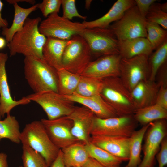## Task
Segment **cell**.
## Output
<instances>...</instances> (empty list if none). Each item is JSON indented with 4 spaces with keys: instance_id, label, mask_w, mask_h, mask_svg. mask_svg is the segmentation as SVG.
<instances>
[{
    "instance_id": "d4e9b609",
    "label": "cell",
    "mask_w": 167,
    "mask_h": 167,
    "mask_svg": "<svg viewBox=\"0 0 167 167\" xmlns=\"http://www.w3.org/2000/svg\"><path fill=\"white\" fill-rule=\"evenodd\" d=\"M149 126L150 123L135 131L130 137L129 157L127 165L128 167H137L140 163L142 144Z\"/></svg>"
},
{
    "instance_id": "74e56055",
    "label": "cell",
    "mask_w": 167,
    "mask_h": 167,
    "mask_svg": "<svg viewBox=\"0 0 167 167\" xmlns=\"http://www.w3.org/2000/svg\"><path fill=\"white\" fill-rule=\"evenodd\" d=\"M140 15L145 19L151 6L156 2V0H135Z\"/></svg>"
},
{
    "instance_id": "f6af8a7d",
    "label": "cell",
    "mask_w": 167,
    "mask_h": 167,
    "mask_svg": "<svg viewBox=\"0 0 167 167\" xmlns=\"http://www.w3.org/2000/svg\"><path fill=\"white\" fill-rule=\"evenodd\" d=\"M7 2L10 4H13L15 3H18L19 2H26L34 5L36 2L34 0H7Z\"/></svg>"
},
{
    "instance_id": "836d02e7",
    "label": "cell",
    "mask_w": 167,
    "mask_h": 167,
    "mask_svg": "<svg viewBox=\"0 0 167 167\" xmlns=\"http://www.w3.org/2000/svg\"><path fill=\"white\" fill-rule=\"evenodd\" d=\"M160 5V3L156 2L153 3L149 9L145 19L157 24L163 29L167 30V13L161 10Z\"/></svg>"
},
{
    "instance_id": "44dd1931",
    "label": "cell",
    "mask_w": 167,
    "mask_h": 167,
    "mask_svg": "<svg viewBox=\"0 0 167 167\" xmlns=\"http://www.w3.org/2000/svg\"><path fill=\"white\" fill-rule=\"evenodd\" d=\"M68 41L47 37L43 48V60L57 71L62 68V56Z\"/></svg>"
},
{
    "instance_id": "1f68e13d",
    "label": "cell",
    "mask_w": 167,
    "mask_h": 167,
    "mask_svg": "<svg viewBox=\"0 0 167 167\" xmlns=\"http://www.w3.org/2000/svg\"><path fill=\"white\" fill-rule=\"evenodd\" d=\"M146 21V38L150 43L153 50H155L167 39V30L163 29L157 24Z\"/></svg>"
},
{
    "instance_id": "c3c4849f",
    "label": "cell",
    "mask_w": 167,
    "mask_h": 167,
    "mask_svg": "<svg viewBox=\"0 0 167 167\" xmlns=\"http://www.w3.org/2000/svg\"><path fill=\"white\" fill-rule=\"evenodd\" d=\"M92 1L91 0H86L85 1V7L87 9L89 8Z\"/></svg>"
},
{
    "instance_id": "603a6c76",
    "label": "cell",
    "mask_w": 167,
    "mask_h": 167,
    "mask_svg": "<svg viewBox=\"0 0 167 167\" xmlns=\"http://www.w3.org/2000/svg\"><path fill=\"white\" fill-rule=\"evenodd\" d=\"M66 167H81L90 157L85 144L80 142L61 149Z\"/></svg>"
},
{
    "instance_id": "5b68a950",
    "label": "cell",
    "mask_w": 167,
    "mask_h": 167,
    "mask_svg": "<svg viewBox=\"0 0 167 167\" xmlns=\"http://www.w3.org/2000/svg\"><path fill=\"white\" fill-rule=\"evenodd\" d=\"M92 54L87 42L80 35L68 41L62 59V66L74 74L81 75L91 61Z\"/></svg>"
},
{
    "instance_id": "d590c367",
    "label": "cell",
    "mask_w": 167,
    "mask_h": 167,
    "mask_svg": "<svg viewBox=\"0 0 167 167\" xmlns=\"http://www.w3.org/2000/svg\"><path fill=\"white\" fill-rule=\"evenodd\" d=\"M61 6V0H43L41 3H37V8L45 18L53 13H58Z\"/></svg>"
},
{
    "instance_id": "7a4b0ae2",
    "label": "cell",
    "mask_w": 167,
    "mask_h": 167,
    "mask_svg": "<svg viewBox=\"0 0 167 167\" xmlns=\"http://www.w3.org/2000/svg\"><path fill=\"white\" fill-rule=\"evenodd\" d=\"M25 78L34 93L53 91L58 92L57 70L43 59L25 57L24 60Z\"/></svg>"
},
{
    "instance_id": "ac0fdd59",
    "label": "cell",
    "mask_w": 167,
    "mask_h": 167,
    "mask_svg": "<svg viewBox=\"0 0 167 167\" xmlns=\"http://www.w3.org/2000/svg\"><path fill=\"white\" fill-rule=\"evenodd\" d=\"M64 96L74 103L82 105L99 118L104 119L119 117L115 110L100 94L85 97L74 92L71 95Z\"/></svg>"
},
{
    "instance_id": "83f0119b",
    "label": "cell",
    "mask_w": 167,
    "mask_h": 167,
    "mask_svg": "<svg viewBox=\"0 0 167 167\" xmlns=\"http://www.w3.org/2000/svg\"><path fill=\"white\" fill-rule=\"evenodd\" d=\"M85 147L89 157L96 160L105 167L118 166L124 161L90 142L85 144Z\"/></svg>"
},
{
    "instance_id": "5bb4252c",
    "label": "cell",
    "mask_w": 167,
    "mask_h": 167,
    "mask_svg": "<svg viewBox=\"0 0 167 167\" xmlns=\"http://www.w3.org/2000/svg\"><path fill=\"white\" fill-rule=\"evenodd\" d=\"M119 54L104 56L91 61L81 75L102 79L120 76Z\"/></svg>"
},
{
    "instance_id": "9c48e42d",
    "label": "cell",
    "mask_w": 167,
    "mask_h": 167,
    "mask_svg": "<svg viewBox=\"0 0 167 167\" xmlns=\"http://www.w3.org/2000/svg\"><path fill=\"white\" fill-rule=\"evenodd\" d=\"M137 122L133 115L101 118L95 116L91 135L129 137Z\"/></svg>"
},
{
    "instance_id": "d6986e66",
    "label": "cell",
    "mask_w": 167,
    "mask_h": 167,
    "mask_svg": "<svg viewBox=\"0 0 167 167\" xmlns=\"http://www.w3.org/2000/svg\"><path fill=\"white\" fill-rule=\"evenodd\" d=\"M159 87L155 81L149 79L139 83L131 92L136 110L155 104Z\"/></svg>"
},
{
    "instance_id": "7dc6e473",
    "label": "cell",
    "mask_w": 167,
    "mask_h": 167,
    "mask_svg": "<svg viewBox=\"0 0 167 167\" xmlns=\"http://www.w3.org/2000/svg\"><path fill=\"white\" fill-rule=\"evenodd\" d=\"M160 6L161 10L164 12L167 13V2H165L162 4H160Z\"/></svg>"
},
{
    "instance_id": "ffe728a7",
    "label": "cell",
    "mask_w": 167,
    "mask_h": 167,
    "mask_svg": "<svg viewBox=\"0 0 167 167\" xmlns=\"http://www.w3.org/2000/svg\"><path fill=\"white\" fill-rule=\"evenodd\" d=\"M135 5V0H118L102 16L93 21H84L82 23L86 28H108L111 23L121 18L127 10Z\"/></svg>"
},
{
    "instance_id": "7402d4cb",
    "label": "cell",
    "mask_w": 167,
    "mask_h": 167,
    "mask_svg": "<svg viewBox=\"0 0 167 167\" xmlns=\"http://www.w3.org/2000/svg\"><path fill=\"white\" fill-rule=\"evenodd\" d=\"M153 50L146 38L138 37L119 41L121 58H130L141 55L149 56Z\"/></svg>"
},
{
    "instance_id": "4fadbf2b",
    "label": "cell",
    "mask_w": 167,
    "mask_h": 167,
    "mask_svg": "<svg viewBox=\"0 0 167 167\" xmlns=\"http://www.w3.org/2000/svg\"><path fill=\"white\" fill-rule=\"evenodd\" d=\"M41 121L51 141L59 149L81 142L73 135V122L68 116L51 120L43 118Z\"/></svg>"
},
{
    "instance_id": "f546056e",
    "label": "cell",
    "mask_w": 167,
    "mask_h": 167,
    "mask_svg": "<svg viewBox=\"0 0 167 167\" xmlns=\"http://www.w3.org/2000/svg\"><path fill=\"white\" fill-rule=\"evenodd\" d=\"M167 39L148 57L150 70L149 79L155 81L157 73L161 66L167 62Z\"/></svg>"
},
{
    "instance_id": "f1b7e54d",
    "label": "cell",
    "mask_w": 167,
    "mask_h": 167,
    "mask_svg": "<svg viewBox=\"0 0 167 167\" xmlns=\"http://www.w3.org/2000/svg\"><path fill=\"white\" fill-rule=\"evenodd\" d=\"M21 133L19 122L15 116L7 115L4 120H0V141L6 138L19 144Z\"/></svg>"
},
{
    "instance_id": "ba28073f",
    "label": "cell",
    "mask_w": 167,
    "mask_h": 167,
    "mask_svg": "<svg viewBox=\"0 0 167 167\" xmlns=\"http://www.w3.org/2000/svg\"><path fill=\"white\" fill-rule=\"evenodd\" d=\"M26 97L39 104L50 120L69 115L75 106L74 102L53 91L34 93Z\"/></svg>"
},
{
    "instance_id": "484cf974",
    "label": "cell",
    "mask_w": 167,
    "mask_h": 167,
    "mask_svg": "<svg viewBox=\"0 0 167 167\" xmlns=\"http://www.w3.org/2000/svg\"><path fill=\"white\" fill-rule=\"evenodd\" d=\"M133 118L138 123L144 126L154 121L167 118V109L154 104L136 110Z\"/></svg>"
},
{
    "instance_id": "bcb514c9",
    "label": "cell",
    "mask_w": 167,
    "mask_h": 167,
    "mask_svg": "<svg viewBox=\"0 0 167 167\" xmlns=\"http://www.w3.org/2000/svg\"><path fill=\"white\" fill-rule=\"evenodd\" d=\"M6 41L4 38L0 37V49L4 48L6 44Z\"/></svg>"
},
{
    "instance_id": "3957f363",
    "label": "cell",
    "mask_w": 167,
    "mask_h": 167,
    "mask_svg": "<svg viewBox=\"0 0 167 167\" xmlns=\"http://www.w3.org/2000/svg\"><path fill=\"white\" fill-rule=\"evenodd\" d=\"M20 140L22 144L39 153L49 167L60 150L51 141L41 121H34L26 124L21 133Z\"/></svg>"
},
{
    "instance_id": "b9f144b4",
    "label": "cell",
    "mask_w": 167,
    "mask_h": 167,
    "mask_svg": "<svg viewBox=\"0 0 167 167\" xmlns=\"http://www.w3.org/2000/svg\"><path fill=\"white\" fill-rule=\"evenodd\" d=\"M81 167H105L95 159L89 157Z\"/></svg>"
},
{
    "instance_id": "ab89813d",
    "label": "cell",
    "mask_w": 167,
    "mask_h": 167,
    "mask_svg": "<svg viewBox=\"0 0 167 167\" xmlns=\"http://www.w3.org/2000/svg\"><path fill=\"white\" fill-rule=\"evenodd\" d=\"M155 104L167 109V87H160Z\"/></svg>"
},
{
    "instance_id": "f5cc1de1",
    "label": "cell",
    "mask_w": 167,
    "mask_h": 167,
    "mask_svg": "<svg viewBox=\"0 0 167 167\" xmlns=\"http://www.w3.org/2000/svg\"></svg>"
},
{
    "instance_id": "8d00e7d4",
    "label": "cell",
    "mask_w": 167,
    "mask_h": 167,
    "mask_svg": "<svg viewBox=\"0 0 167 167\" xmlns=\"http://www.w3.org/2000/svg\"><path fill=\"white\" fill-rule=\"evenodd\" d=\"M158 167H164L167 164V139L166 136L162 140L161 148L156 155Z\"/></svg>"
},
{
    "instance_id": "277c9868",
    "label": "cell",
    "mask_w": 167,
    "mask_h": 167,
    "mask_svg": "<svg viewBox=\"0 0 167 167\" xmlns=\"http://www.w3.org/2000/svg\"><path fill=\"white\" fill-rule=\"evenodd\" d=\"M100 95L116 111L119 117L133 115L136 110L131 92L119 77L102 79Z\"/></svg>"
},
{
    "instance_id": "8992f818",
    "label": "cell",
    "mask_w": 167,
    "mask_h": 167,
    "mask_svg": "<svg viewBox=\"0 0 167 167\" xmlns=\"http://www.w3.org/2000/svg\"><path fill=\"white\" fill-rule=\"evenodd\" d=\"M80 35L88 44L92 55L95 57L119 54V41L109 27L85 28Z\"/></svg>"
},
{
    "instance_id": "cb8c5ba5",
    "label": "cell",
    "mask_w": 167,
    "mask_h": 167,
    "mask_svg": "<svg viewBox=\"0 0 167 167\" xmlns=\"http://www.w3.org/2000/svg\"><path fill=\"white\" fill-rule=\"evenodd\" d=\"M13 5L14 15L12 24L9 28H3L2 32L7 43L10 42L15 33L22 28L28 16L37 9V4L28 8H23L17 3Z\"/></svg>"
},
{
    "instance_id": "8fae6325",
    "label": "cell",
    "mask_w": 167,
    "mask_h": 167,
    "mask_svg": "<svg viewBox=\"0 0 167 167\" xmlns=\"http://www.w3.org/2000/svg\"><path fill=\"white\" fill-rule=\"evenodd\" d=\"M148 58V56L144 55L121 58L119 78L130 92L140 82L149 79L150 70Z\"/></svg>"
},
{
    "instance_id": "7bdbcfd3",
    "label": "cell",
    "mask_w": 167,
    "mask_h": 167,
    "mask_svg": "<svg viewBox=\"0 0 167 167\" xmlns=\"http://www.w3.org/2000/svg\"><path fill=\"white\" fill-rule=\"evenodd\" d=\"M3 3L0 0V28H7L8 26V22L7 20L3 19L2 16L1 11L3 6Z\"/></svg>"
},
{
    "instance_id": "6da1fadb",
    "label": "cell",
    "mask_w": 167,
    "mask_h": 167,
    "mask_svg": "<svg viewBox=\"0 0 167 167\" xmlns=\"http://www.w3.org/2000/svg\"><path fill=\"white\" fill-rule=\"evenodd\" d=\"M41 20L40 17L26 19L22 28L7 44L10 57L19 54L43 59L42 50L47 38L39 30Z\"/></svg>"
},
{
    "instance_id": "2e32d148",
    "label": "cell",
    "mask_w": 167,
    "mask_h": 167,
    "mask_svg": "<svg viewBox=\"0 0 167 167\" xmlns=\"http://www.w3.org/2000/svg\"><path fill=\"white\" fill-rule=\"evenodd\" d=\"M8 58L7 53L0 52V115L4 117L6 114H10L11 110L20 105L29 104L31 101L26 97L18 101L13 99L10 94L5 68Z\"/></svg>"
},
{
    "instance_id": "30bf717a",
    "label": "cell",
    "mask_w": 167,
    "mask_h": 167,
    "mask_svg": "<svg viewBox=\"0 0 167 167\" xmlns=\"http://www.w3.org/2000/svg\"><path fill=\"white\" fill-rule=\"evenodd\" d=\"M85 27L82 23L73 22L54 13L41 21L39 32L46 38L51 37L69 40L73 36L81 35Z\"/></svg>"
},
{
    "instance_id": "4dcf8cb0",
    "label": "cell",
    "mask_w": 167,
    "mask_h": 167,
    "mask_svg": "<svg viewBox=\"0 0 167 167\" xmlns=\"http://www.w3.org/2000/svg\"><path fill=\"white\" fill-rule=\"evenodd\" d=\"M102 84V79L81 75L75 92L85 97L99 95Z\"/></svg>"
},
{
    "instance_id": "52a82bcc",
    "label": "cell",
    "mask_w": 167,
    "mask_h": 167,
    "mask_svg": "<svg viewBox=\"0 0 167 167\" xmlns=\"http://www.w3.org/2000/svg\"><path fill=\"white\" fill-rule=\"evenodd\" d=\"M146 21L135 5L127 10L121 18L109 28L119 41L138 37L146 38Z\"/></svg>"
},
{
    "instance_id": "d6a6232c",
    "label": "cell",
    "mask_w": 167,
    "mask_h": 167,
    "mask_svg": "<svg viewBox=\"0 0 167 167\" xmlns=\"http://www.w3.org/2000/svg\"><path fill=\"white\" fill-rule=\"evenodd\" d=\"M23 167H49L44 157L28 145L22 144Z\"/></svg>"
},
{
    "instance_id": "4316f807",
    "label": "cell",
    "mask_w": 167,
    "mask_h": 167,
    "mask_svg": "<svg viewBox=\"0 0 167 167\" xmlns=\"http://www.w3.org/2000/svg\"><path fill=\"white\" fill-rule=\"evenodd\" d=\"M58 92L64 95H71L75 92L81 75L72 73L63 68L57 71Z\"/></svg>"
},
{
    "instance_id": "60d3db41",
    "label": "cell",
    "mask_w": 167,
    "mask_h": 167,
    "mask_svg": "<svg viewBox=\"0 0 167 167\" xmlns=\"http://www.w3.org/2000/svg\"><path fill=\"white\" fill-rule=\"evenodd\" d=\"M50 167H66L64 162L61 149H60L57 157Z\"/></svg>"
},
{
    "instance_id": "f35d334b",
    "label": "cell",
    "mask_w": 167,
    "mask_h": 167,
    "mask_svg": "<svg viewBox=\"0 0 167 167\" xmlns=\"http://www.w3.org/2000/svg\"><path fill=\"white\" fill-rule=\"evenodd\" d=\"M155 81L159 87H167V62H165L158 71Z\"/></svg>"
},
{
    "instance_id": "9a60e30c",
    "label": "cell",
    "mask_w": 167,
    "mask_h": 167,
    "mask_svg": "<svg viewBox=\"0 0 167 167\" xmlns=\"http://www.w3.org/2000/svg\"><path fill=\"white\" fill-rule=\"evenodd\" d=\"M95 115L89 109L83 106H75L68 116L72 121L71 132L79 140L86 144L90 142L91 132Z\"/></svg>"
},
{
    "instance_id": "816d5d0a",
    "label": "cell",
    "mask_w": 167,
    "mask_h": 167,
    "mask_svg": "<svg viewBox=\"0 0 167 167\" xmlns=\"http://www.w3.org/2000/svg\"><path fill=\"white\" fill-rule=\"evenodd\" d=\"M19 167H23L22 166H20Z\"/></svg>"
},
{
    "instance_id": "7c38bea8",
    "label": "cell",
    "mask_w": 167,
    "mask_h": 167,
    "mask_svg": "<svg viewBox=\"0 0 167 167\" xmlns=\"http://www.w3.org/2000/svg\"><path fill=\"white\" fill-rule=\"evenodd\" d=\"M166 119L157 120L150 123L145 135L143 148V157L137 167H154L155 158L161 143L167 135Z\"/></svg>"
},
{
    "instance_id": "e575fe53",
    "label": "cell",
    "mask_w": 167,
    "mask_h": 167,
    "mask_svg": "<svg viewBox=\"0 0 167 167\" xmlns=\"http://www.w3.org/2000/svg\"><path fill=\"white\" fill-rule=\"evenodd\" d=\"M75 0H61L63 10L62 17L71 20L74 17H78L85 21L87 17L81 15L78 12L75 6Z\"/></svg>"
},
{
    "instance_id": "681fc988",
    "label": "cell",
    "mask_w": 167,
    "mask_h": 167,
    "mask_svg": "<svg viewBox=\"0 0 167 167\" xmlns=\"http://www.w3.org/2000/svg\"><path fill=\"white\" fill-rule=\"evenodd\" d=\"M128 167V166L126 165V166L124 167H120L119 166H114V167Z\"/></svg>"
},
{
    "instance_id": "f907efd6",
    "label": "cell",
    "mask_w": 167,
    "mask_h": 167,
    "mask_svg": "<svg viewBox=\"0 0 167 167\" xmlns=\"http://www.w3.org/2000/svg\"><path fill=\"white\" fill-rule=\"evenodd\" d=\"M2 117L0 116V120H1V118H2Z\"/></svg>"
},
{
    "instance_id": "ee69618b",
    "label": "cell",
    "mask_w": 167,
    "mask_h": 167,
    "mask_svg": "<svg viewBox=\"0 0 167 167\" xmlns=\"http://www.w3.org/2000/svg\"><path fill=\"white\" fill-rule=\"evenodd\" d=\"M7 155L3 152H0V167H8Z\"/></svg>"
},
{
    "instance_id": "e0dca14e",
    "label": "cell",
    "mask_w": 167,
    "mask_h": 167,
    "mask_svg": "<svg viewBox=\"0 0 167 167\" xmlns=\"http://www.w3.org/2000/svg\"><path fill=\"white\" fill-rule=\"evenodd\" d=\"M90 142L124 161L129 160L130 137L92 135Z\"/></svg>"
}]
</instances>
